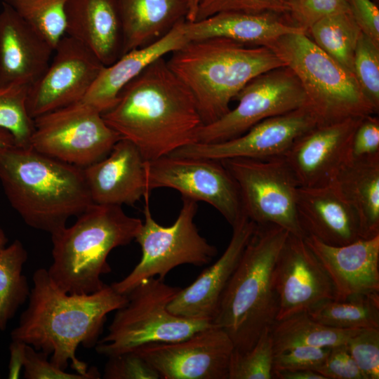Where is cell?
I'll return each mask as SVG.
<instances>
[{
  "label": "cell",
  "mask_w": 379,
  "mask_h": 379,
  "mask_svg": "<svg viewBox=\"0 0 379 379\" xmlns=\"http://www.w3.org/2000/svg\"><path fill=\"white\" fill-rule=\"evenodd\" d=\"M102 116L148 161L196 143L204 125L194 96L164 57L131 81Z\"/></svg>",
  "instance_id": "obj_1"
},
{
  "label": "cell",
  "mask_w": 379,
  "mask_h": 379,
  "mask_svg": "<svg viewBox=\"0 0 379 379\" xmlns=\"http://www.w3.org/2000/svg\"><path fill=\"white\" fill-rule=\"evenodd\" d=\"M33 283L27 307L11 333L12 340L51 355L50 361L60 369L70 363L77 373H88L91 368L77 357V350L80 345L95 347L107 314L123 307L127 295L107 284L90 294L67 293L45 268L34 272Z\"/></svg>",
  "instance_id": "obj_2"
},
{
  "label": "cell",
  "mask_w": 379,
  "mask_h": 379,
  "mask_svg": "<svg viewBox=\"0 0 379 379\" xmlns=\"http://www.w3.org/2000/svg\"><path fill=\"white\" fill-rule=\"evenodd\" d=\"M0 182L23 221L51 234L93 204L83 168L32 147H0Z\"/></svg>",
  "instance_id": "obj_3"
},
{
  "label": "cell",
  "mask_w": 379,
  "mask_h": 379,
  "mask_svg": "<svg viewBox=\"0 0 379 379\" xmlns=\"http://www.w3.org/2000/svg\"><path fill=\"white\" fill-rule=\"evenodd\" d=\"M166 62L194 96L204 125L227 113L230 102L253 79L285 66L267 47L223 37L190 41Z\"/></svg>",
  "instance_id": "obj_4"
},
{
  "label": "cell",
  "mask_w": 379,
  "mask_h": 379,
  "mask_svg": "<svg viewBox=\"0 0 379 379\" xmlns=\"http://www.w3.org/2000/svg\"><path fill=\"white\" fill-rule=\"evenodd\" d=\"M288 234L275 225L256 224L220 297L212 324L228 334L236 350L251 348L276 322L278 302L273 273Z\"/></svg>",
  "instance_id": "obj_5"
},
{
  "label": "cell",
  "mask_w": 379,
  "mask_h": 379,
  "mask_svg": "<svg viewBox=\"0 0 379 379\" xmlns=\"http://www.w3.org/2000/svg\"><path fill=\"white\" fill-rule=\"evenodd\" d=\"M142 224V220L128 215L120 206L92 204L72 225L51 234L49 276L67 293L101 290L106 286L101 276L112 271L109 254L135 240Z\"/></svg>",
  "instance_id": "obj_6"
},
{
  "label": "cell",
  "mask_w": 379,
  "mask_h": 379,
  "mask_svg": "<svg viewBox=\"0 0 379 379\" xmlns=\"http://www.w3.org/2000/svg\"><path fill=\"white\" fill-rule=\"evenodd\" d=\"M265 47L294 72L317 125L376 114L354 74L322 51L305 33L282 35Z\"/></svg>",
  "instance_id": "obj_7"
},
{
  "label": "cell",
  "mask_w": 379,
  "mask_h": 379,
  "mask_svg": "<svg viewBox=\"0 0 379 379\" xmlns=\"http://www.w3.org/2000/svg\"><path fill=\"white\" fill-rule=\"evenodd\" d=\"M180 289L157 277L140 283L116 310L107 335L95 347L98 354L109 357L148 344L178 341L211 326L210 321L177 316L168 310Z\"/></svg>",
  "instance_id": "obj_8"
},
{
  "label": "cell",
  "mask_w": 379,
  "mask_h": 379,
  "mask_svg": "<svg viewBox=\"0 0 379 379\" xmlns=\"http://www.w3.org/2000/svg\"><path fill=\"white\" fill-rule=\"evenodd\" d=\"M149 197L150 193H147L143 198L145 220L135 238L141 248V258L126 277L111 284L120 294L127 295L149 278L164 280L170 271L179 265H207L218 253L216 247L199 234L195 225L197 201L182 197V207L175 221L164 227L152 215Z\"/></svg>",
  "instance_id": "obj_9"
},
{
  "label": "cell",
  "mask_w": 379,
  "mask_h": 379,
  "mask_svg": "<svg viewBox=\"0 0 379 379\" xmlns=\"http://www.w3.org/2000/svg\"><path fill=\"white\" fill-rule=\"evenodd\" d=\"M235 180L244 213L257 225L272 224L305 238L297 211L299 185L283 156L220 161Z\"/></svg>",
  "instance_id": "obj_10"
},
{
  "label": "cell",
  "mask_w": 379,
  "mask_h": 379,
  "mask_svg": "<svg viewBox=\"0 0 379 379\" xmlns=\"http://www.w3.org/2000/svg\"><path fill=\"white\" fill-rule=\"evenodd\" d=\"M30 147L81 168L107 156L120 135L102 113L79 101L34 119Z\"/></svg>",
  "instance_id": "obj_11"
},
{
  "label": "cell",
  "mask_w": 379,
  "mask_h": 379,
  "mask_svg": "<svg viewBox=\"0 0 379 379\" xmlns=\"http://www.w3.org/2000/svg\"><path fill=\"white\" fill-rule=\"evenodd\" d=\"M235 98L238 104L234 109L200 128L197 142L230 140L264 119L307 106V97L299 80L287 66L257 76Z\"/></svg>",
  "instance_id": "obj_12"
},
{
  "label": "cell",
  "mask_w": 379,
  "mask_h": 379,
  "mask_svg": "<svg viewBox=\"0 0 379 379\" xmlns=\"http://www.w3.org/2000/svg\"><path fill=\"white\" fill-rule=\"evenodd\" d=\"M149 190L160 187L214 207L232 227L244 213L238 186L220 161L164 156L146 161Z\"/></svg>",
  "instance_id": "obj_13"
},
{
  "label": "cell",
  "mask_w": 379,
  "mask_h": 379,
  "mask_svg": "<svg viewBox=\"0 0 379 379\" xmlns=\"http://www.w3.org/2000/svg\"><path fill=\"white\" fill-rule=\"evenodd\" d=\"M234 349L228 334L212 324L185 339L148 344L133 352L162 379H228Z\"/></svg>",
  "instance_id": "obj_14"
},
{
  "label": "cell",
  "mask_w": 379,
  "mask_h": 379,
  "mask_svg": "<svg viewBox=\"0 0 379 379\" xmlns=\"http://www.w3.org/2000/svg\"><path fill=\"white\" fill-rule=\"evenodd\" d=\"M39 79L28 88L27 107L32 118L79 102L105 65L86 46L65 35Z\"/></svg>",
  "instance_id": "obj_15"
},
{
  "label": "cell",
  "mask_w": 379,
  "mask_h": 379,
  "mask_svg": "<svg viewBox=\"0 0 379 379\" xmlns=\"http://www.w3.org/2000/svg\"><path fill=\"white\" fill-rule=\"evenodd\" d=\"M316 125L314 114L305 106L264 119L236 138L213 143H193L169 155L217 161L283 156L298 137Z\"/></svg>",
  "instance_id": "obj_16"
},
{
  "label": "cell",
  "mask_w": 379,
  "mask_h": 379,
  "mask_svg": "<svg viewBox=\"0 0 379 379\" xmlns=\"http://www.w3.org/2000/svg\"><path fill=\"white\" fill-rule=\"evenodd\" d=\"M273 285L278 302L276 321L335 298L331 279L304 238L291 234L278 255Z\"/></svg>",
  "instance_id": "obj_17"
},
{
  "label": "cell",
  "mask_w": 379,
  "mask_h": 379,
  "mask_svg": "<svg viewBox=\"0 0 379 379\" xmlns=\"http://www.w3.org/2000/svg\"><path fill=\"white\" fill-rule=\"evenodd\" d=\"M363 118L316 125L295 140L283 157L299 187L332 183L348 159L351 140Z\"/></svg>",
  "instance_id": "obj_18"
},
{
  "label": "cell",
  "mask_w": 379,
  "mask_h": 379,
  "mask_svg": "<svg viewBox=\"0 0 379 379\" xmlns=\"http://www.w3.org/2000/svg\"><path fill=\"white\" fill-rule=\"evenodd\" d=\"M256 224L244 213L232 226L230 241L222 255L169 303L173 314L212 322L220 297L251 237Z\"/></svg>",
  "instance_id": "obj_19"
},
{
  "label": "cell",
  "mask_w": 379,
  "mask_h": 379,
  "mask_svg": "<svg viewBox=\"0 0 379 379\" xmlns=\"http://www.w3.org/2000/svg\"><path fill=\"white\" fill-rule=\"evenodd\" d=\"M146 161L133 143L119 139L107 156L83 168L93 203L134 206L151 193Z\"/></svg>",
  "instance_id": "obj_20"
},
{
  "label": "cell",
  "mask_w": 379,
  "mask_h": 379,
  "mask_svg": "<svg viewBox=\"0 0 379 379\" xmlns=\"http://www.w3.org/2000/svg\"><path fill=\"white\" fill-rule=\"evenodd\" d=\"M54 48L9 6L0 11V86L29 87L48 67Z\"/></svg>",
  "instance_id": "obj_21"
},
{
  "label": "cell",
  "mask_w": 379,
  "mask_h": 379,
  "mask_svg": "<svg viewBox=\"0 0 379 379\" xmlns=\"http://www.w3.org/2000/svg\"><path fill=\"white\" fill-rule=\"evenodd\" d=\"M305 241L327 273L336 299L379 293V235L331 246L307 235Z\"/></svg>",
  "instance_id": "obj_22"
},
{
  "label": "cell",
  "mask_w": 379,
  "mask_h": 379,
  "mask_svg": "<svg viewBox=\"0 0 379 379\" xmlns=\"http://www.w3.org/2000/svg\"><path fill=\"white\" fill-rule=\"evenodd\" d=\"M297 211L306 236L331 246H343L364 239L355 211L330 184L299 187Z\"/></svg>",
  "instance_id": "obj_23"
},
{
  "label": "cell",
  "mask_w": 379,
  "mask_h": 379,
  "mask_svg": "<svg viewBox=\"0 0 379 379\" xmlns=\"http://www.w3.org/2000/svg\"><path fill=\"white\" fill-rule=\"evenodd\" d=\"M183 20L155 41L123 54L112 64L105 66L80 100L100 113L111 109L121 90L150 64L180 48L190 41Z\"/></svg>",
  "instance_id": "obj_24"
},
{
  "label": "cell",
  "mask_w": 379,
  "mask_h": 379,
  "mask_svg": "<svg viewBox=\"0 0 379 379\" xmlns=\"http://www.w3.org/2000/svg\"><path fill=\"white\" fill-rule=\"evenodd\" d=\"M66 35L89 48L105 65L119 59L123 32L117 0H68Z\"/></svg>",
  "instance_id": "obj_25"
},
{
  "label": "cell",
  "mask_w": 379,
  "mask_h": 379,
  "mask_svg": "<svg viewBox=\"0 0 379 379\" xmlns=\"http://www.w3.org/2000/svg\"><path fill=\"white\" fill-rule=\"evenodd\" d=\"M280 15L220 12L194 22L185 21V32L190 41L223 37L248 46H262L279 36L295 32L305 33Z\"/></svg>",
  "instance_id": "obj_26"
},
{
  "label": "cell",
  "mask_w": 379,
  "mask_h": 379,
  "mask_svg": "<svg viewBox=\"0 0 379 379\" xmlns=\"http://www.w3.org/2000/svg\"><path fill=\"white\" fill-rule=\"evenodd\" d=\"M117 4L123 32L122 55L159 39L186 20L189 11L187 0H117Z\"/></svg>",
  "instance_id": "obj_27"
},
{
  "label": "cell",
  "mask_w": 379,
  "mask_h": 379,
  "mask_svg": "<svg viewBox=\"0 0 379 379\" xmlns=\"http://www.w3.org/2000/svg\"><path fill=\"white\" fill-rule=\"evenodd\" d=\"M331 185L357 213L364 239L379 235V154L347 159Z\"/></svg>",
  "instance_id": "obj_28"
},
{
  "label": "cell",
  "mask_w": 379,
  "mask_h": 379,
  "mask_svg": "<svg viewBox=\"0 0 379 379\" xmlns=\"http://www.w3.org/2000/svg\"><path fill=\"white\" fill-rule=\"evenodd\" d=\"M360 330L331 327L302 312L276 321L270 333L274 353H277L299 346L331 347L346 344Z\"/></svg>",
  "instance_id": "obj_29"
},
{
  "label": "cell",
  "mask_w": 379,
  "mask_h": 379,
  "mask_svg": "<svg viewBox=\"0 0 379 379\" xmlns=\"http://www.w3.org/2000/svg\"><path fill=\"white\" fill-rule=\"evenodd\" d=\"M316 321L337 328H379V293L328 299L307 311Z\"/></svg>",
  "instance_id": "obj_30"
},
{
  "label": "cell",
  "mask_w": 379,
  "mask_h": 379,
  "mask_svg": "<svg viewBox=\"0 0 379 379\" xmlns=\"http://www.w3.org/2000/svg\"><path fill=\"white\" fill-rule=\"evenodd\" d=\"M361 34V29L350 13L324 18L313 24L306 32L317 46L352 73L354 53Z\"/></svg>",
  "instance_id": "obj_31"
},
{
  "label": "cell",
  "mask_w": 379,
  "mask_h": 379,
  "mask_svg": "<svg viewBox=\"0 0 379 379\" xmlns=\"http://www.w3.org/2000/svg\"><path fill=\"white\" fill-rule=\"evenodd\" d=\"M27 252L18 239L0 251V331L6 330L18 308L28 299L30 290L22 274Z\"/></svg>",
  "instance_id": "obj_32"
},
{
  "label": "cell",
  "mask_w": 379,
  "mask_h": 379,
  "mask_svg": "<svg viewBox=\"0 0 379 379\" xmlns=\"http://www.w3.org/2000/svg\"><path fill=\"white\" fill-rule=\"evenodd\" d=\"M68 0H3L39 32L55 49L66 35L65 7Z\"/></svg>",
  "instance_id": "obj_33"
},
{
  "label": "cell",
  "mask_w": 379,
  "mask_h": 379,
  "mask_svg": "<svg viewBox=\"0 0 379 379\" xmlns=\"http://www.w3.org/2000/svg\"><path fill=\"white\" fill-rule=\"evenodd\" d=\"M28 88L0 86V128L9 131L16 145L28 147L34 132V119L27 107Z\"/></svg>",
  "instance_id": "obj_34"
},
{
  "label": "cell",
  "mask_w": 379,
  "mask_h": 379,
  "mask_svg": "<svg viewBox=\"0 0 379 379\" xmlns=\"http://www.w3.org/2000/svg\"><path fill=\"white\" fill-rule=\"evenodd\" d=\"M274 354L270 328H266L249 350L234 349L228 379H272Z\"/></svg>",
  "instance_id": "obj_35"
},
{
  "label": "cell",
  "mask_w": 379,
  "mask_h": 379,
  "mask_svg": "<svg viewBox=\"0 0 379 379\" xmlns=\"http://www.w3.org/2000/svg\"><path fill=\"white\" fill-rule=\"evenodd\" d=\"M353 73L376 114L379 111V46L362 32L356 47Z\"/></svg>",
  "instance_id": "obj_36"
},
{
  "label": "cell",
  "mask_w": 379,
  "mask_h": 379,
  "mask_svg": "<svg viewBox=\"0 0 379 379\" xmlns=\"http://www.w3.org/2000/svg\"><path fill=\"white\" fill-rule=\"evenodd\" d=\"M18 354L21 366L24 367V378L26 379H98L101 375L98 370L93 366L87 374L66 372L55 366L48 359V354L36 352L30 345L12 340L10 345Z\"/></svg>",
  "instance_id": "obj_37"
},
{
  "label": "cell",
  "mask_w": 379,
  "mask_h": 379,
  "mask_svg": "<svg viewBox=\"0 0 379 379\" xmlns=\"http://www.w3.org/2000/svg\"><path fill=\"white\" fill-rule=\"evenodd\" d=\"M227 11L287 15L291 6L286 0H203L198 7L195 21Z\"/></svg>",
  "instance_id": "obj_38"
},
{
  "label": "cell",
  "mask_w": 379,
  "mask_h": 379,
  "mask_svg": "<svg viewBox=\"0 0 379 379\" xmlns=\"http://www.w3.org/2000/svg\"><path fill=\"white\" fill-rule=\"evenodd\" d=\"M364 379L379 378V328H362L346 343Z\"/></svg>",
  "instance_id": "obj_39"
},
{
  "label": "cell",
  "mask_w": 379,
  "mask_h": 379,
  "mask_svg": "<svg viewBox=\"0 0 379 379\" xmlns=\"http://www.w3.org/2000/svg\"><path fill=\"white\" fill-rule=\"evenodd\" d=\"M350 13L347 0H300L287 15L293 25L307 30L319 20L335 14Z\"/></svg>",
  "instance_id": "obj_40"
},
{
  "label": "cell",
  "mask_w": 379,
  "mask_h": 379,
  "mask_svg": "<svg viewBox=\"0 0 379 379\" xmlns=\"http://www.w3.org/2000/svg\"><path fill=\"white\" fill-rule=\"evenodd\" d=\"M105 364V379H159L157 371L142 357L131 351L111 356Z\"/></svg>",
  "instance_id": "obj_41"
},
{
  "label": "cell",
  "mask_w": 379,
  "mask_h": 379,
  "mask_svg": "<svg viewBox=\"0 0 379 379\" xmlns=\"http://www.w3.org/2000/svg\"><path fill=\"white\" fill-rule=\"evenodd\" d=\"M330 347H295L274 354L273 371L312 370L317 371L326 360Z\"/></svg>",
  "instance_id": "obj_42"
},
{
  "label": "cell",
  "mask_w": 379,
  "mask_h": 379,
  "mask_svg": "<svg viewBox=\"0 0 379 379\" xmlns=\"http://www.w3.org/2000/svg\"><path fill=\"white\" fill-rule=\"evenodd\" d=\"M379 154V119L376 114L364 117L351 140L348 159Z\"/></svg>",
  "instance_id": "obj_43"
},
{
  "label": "cell",
  "mask_w": 379,
  "mask_h": 379,
  "mask_svg": "<svg viewBox=\"0 0 379 379\" xmlns=\"http://www.w3.org/2000/svg\"><path fill=\"white\" fill-rule=\"evenodd\" d=\"M317 372L326 379H364L346 344L330 347L326 360Z\"/></svg>",
  "instance_id": "obj_44"
},
{
  "label": "cell",
  "mask_w": 379,
  "mask_h": 379,
  "mask_svg": "<svg viewBox=\"0 0 379 379\" xmlns=\"http://www.w3.org/2000/svg\"><path fill=\"white\" fill-rule=\"evenodd\" d=\"M361 32L379 46V10L372 0H347Z\"/></svg>",
  "instance_id": "obj_45"
},
{
  "label": "cell",
  "mask_w": 379,
  "mask_h": 379,
  "mask_svg": "<svg viewBox=\"0 0 379 379\" xmlns=\"http://www.w3.org/2000/svg\"><path fill=\"white\" fill-rule=\"evenodd\" d=\"M276 379H326L321 373L312 370L274 371Z\"/></svg>",
  "instance_id": "obj_46"
},
{
  "label": "cell",
  "mask_w": 379,
  "mask_h": 379,
  "mask_svg": "<svg viewBox=\"0 0 379 379\" xmlns=\"http://www.w3.org/2000/svg\"><path fill=\"white\" fill-rule=\"evenodd\" d=\"M189 11L186 18L187 21L194 22L196 20V15L198 7L203 0H187Z\"/></svg>",
  "instance_id": "obj_47"
},
{
  "label": "cell",
  "mask_w": 379,
  "mask_h": 379,
  "mask_svg": "<svg viewBox=\"0 0 379 379\" xmlns=\"http://www.w3.org/2000/svg\"><path fill=\"white\" fill-rule=\"evenodd\" d=\"M12 145H15L13 136L7 130L0 128V147Z\"/></svg>",
  "instance_id": "obj_48"
},
{
  "label": "cell",
  "mask_w": 379,
  "mask_h": 379,
  "mask_svg": "<svg viewBox=\"0 0 379 379\" xmlns=\"http://www.w3.org/2000/svg\"><path fill=\"white\" fill-rule=\"evenodd\" d=\"M8 238L4 230L0 227V251L6 246Z\"/></svg>",
  "instance_id": "obj_49"
},
{
  "label": "cell",
  "mask_w": 379,
  "mask_h": 379,
  "mask_svg": "<svg viewBox=\"0 0 379 379\" xmlns=\"http://www.w3.org/2000/svg\"><path fill=\"white\" fill-rule=\"evenodd\" d=\"M300 0H286V1L289 4V5L291 6L298 3Z\"/></svg>",
  "instance_id": "obj_50"
},
{
  "label": "cell",
  "mask_w": 379,
  "mask_h": 379,
  "mask_svg": "<svg viewBox=\"0 0 379 379\" xmlns=\"http://www.w3.org/2000/svg\"><path fill=\"white\" fill-rule=\"evenodd\" d=\"M0 378H1V375H0Z\"/></svg>",
  "instance_id": "obj_51"
},
{
  "label": "cell",
  "mask_w": 379,
  "mask_h": 379,
  "mask_svg": "<svg viewBox=\"0 0 379 379\" xmlns=\"http://www.w3.org/2000/svg\"><path fill=\"white\" fill-rule=\"evenodd\" d=\"M378 1V0H377V1Z\"/></svg>",
  "instance_id": "obj_52"
}]
</instances>
